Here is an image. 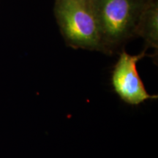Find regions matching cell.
I'll return each mask as SVG.
<instances>
[{"label":"cell","mask_w":158,"mask_h":158,"mask_svg":"<svg viewBox=\"0 0 158 158\" xmlns=\"http://www.w3.org/2000/svg\"><path fill=\"white\" fill-rule=\"evenodd\" d=\"M149 0H94L100 35V52L119 53L130 39Z\"/></svg>","instance_id":"obj_1"},{"label":"cell","mask_w":158,"mask_h":158,"mask_svg":"<svg viewBox=\"0 0 158 158\" xmlns=\"http://www.w3.org/2000/svg\"><path fill=\"white\" fill-rule=\"evenodd\" d=\"M54 15L68 46L100 52V29L94 0H55Z\"/></svg>","instance_id":"obj_2"},{"label":"cell","mask_w":158,"mask_h":158,"mask_svg":"<svg viewBox=\"0 0 158 158\" xmlns=\"http://www.w3.org/2000/svg\"><path fill=\"white\" fill-rule=\"evenodd\" d=\"M118 54L111 75V84L116 94L124 102L131 106H139L148 100L157 99V95H151L146 89L137 70L138 62L149 56L147 51L130 55L122 49Z\"/></svg>","instance_id":"obj_3"},{"label":"cell","mask_w":158,"mask_h":158,"mask_svg":"<svg viewBox=\"0 0 158 158\" xmlns=\"http://www.w3.org/2000/svg\"><path fill=\"white\" fill-rule=\"evenodd\" d=\"M135 37H140L144 40V50L158 48V0H149L142 11Z\"/></svg>","instance_id":"obj_4"}]
</instances>
